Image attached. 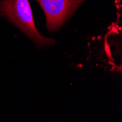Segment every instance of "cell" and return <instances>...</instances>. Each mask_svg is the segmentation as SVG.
<instances>
[{
  "label": "cell",
  "instance_id": "cell-1",
  "mask_svg": "<svg viewBox=\"0 0 122 122\" xmlns=\"http://www.w3.org/2000/svg\"><path fill=\"white\" fill-rule=\"evenodd\" d=\"M0 13L38 45L49 46L54 42L53 40L39 34L29 0H1Z\"/></svg>",
  "mask_w": 122,
  "mask_h": 122
},
{
  "label": "cell",
  "instance_id": "cell-2",
  "mask_svg": "<svg viewBox=\"0 0 122 122\" xmlns=\"http://www.w3.org/2000/svg\"><path fill=\"white\" fill-rule=\"evenodd\" d=\"M45 12L50 31L59 29L84 0H37Z\"/></svg>",
  "mask_w": 122,
  "mask_h": 122
}]
</instances>
